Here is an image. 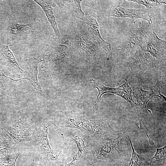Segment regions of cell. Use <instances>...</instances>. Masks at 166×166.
<instances>
[{
    "mask_svg": "<svg viewBox=\"0 0 166 166\" xmlns=\"http://www.w3.org/2000/svg\"><path fill=\"white\" fill-rule=\"evenodd\" d=\"M126 136L124 132L119 133L116 138L105 136L98 140L94 146V158L91 164L98 161L122 162L127 146Z\"/></svg>",
    "mask_w": 166,
    "mask_h": 166,
    "instance_id": "obj_1",
    "label": "cell"
},
{
    "mask_svg": "<svg viewBox=\"0 0 166 166\" xmlns=\"http://www.w3.org/2000/svg\"><path fill=\"white\" fill-rule=\"evenodd\" d=\"M111 119L92 120L72 118L66 122L67 126L77 128L92 136L102 135L105 137H112L118 135L120 132L115 130L110 126Z\"/></svg>",
    "mask_w": 166,
    "mask_h": 166,
    "instance_id": "obj_2",
    "label": "cell"
},
{
    "mask_svg": "<svg viewBox=\"0 0 166 166\" xmlns=\"http://www.w3.org/2000/svg\"><path fill=\"white\" fill-rule=\"evenodd\" d=\"M163 84V78L161 77L159 81L157 82L155 85L150 90L145 91L142 88H137L133 91V96L136 98L137 103V117L139 128L142 126L143 114L146 110L148 101L155 96H157L162 100L166 101V97L160 92Z\"/></svg>",
    "mask_w": 166,
    "mask_h": 166,
    "instance_id": "obj_3",
    "label": "cell"
},
{
    "mask_svg": "<svg viewBox=\"0 0 166 166\" xmlns=\"http://www.w3.org/2000/svg\"><path fill=\"white\" fill-rule=\"evenodd\" d=\"M108 17L128 18L132 19L135 23L140 19L146 20L150 24L152 23V17L147 9H134L122 7L116 3L112 2L105 13Z\"/></svg>",
    "mask_w": 166,
    "mask_h": 166,
    "instance_id": "obj_4",
    "label": "cell"
},
{
    "mask_svg": "<svg viewBox=\"0 0 166 166\" xmlns=\"http://www.w3.org/2000/svg\"><path fill=\"white\" fill-rule=\"evenodd\" d=\"M125 80L124 83L121 85L117 87L111 88L105 86L100 82L93 79L89 80L92 86L97 88L98 91V94L93 103L96 105L101 100V97L104 94L106 93H111L117 95L125 99L132 106H136V104L132 99V88L128 83V78L123 79Z\"/></svg>",
    "mask_w": 166,
    "mask_h": 166,
    "instance_id": "obj_5",
    "label": "cell"
},
{
    "mask_svg": "<svg viewBox=\"0 0 166 166\" xmlns=\"http://www.w3.org/2000/svg\"><path fill=\"white\" fill-rule=\"evenodd\" d=\"M129 60L127 62L123 78H128L130 73L145 69L150 65L151 57L144 49L140 46L136 47L128 54Z\"/></svg>",
    "mask_w": 166,
    "mask_h": 166,
    "instance_id": "obj_6",
    "label": "cell"
},
{
    "mask_svg": "<svg viewBox=\"0 0 166 166\" xmlns=\"http://www.w3.org/2000/svg\"><path fill=\"white\" fill-rule=\"evenodd\" d=\"M52 124H55L45 118L38 124L34 133V138L36 146L40 152L47 157L53 159V152L50 148L47 139L48 130Z\"/></svg>",
    "mask_w": 166,
    "mask_h": 166,
    "instance_id": "obj_7",
    "label": "cell"
},
{
    "mask_svg": "<svg viewBox=\"0 0 166 166\" xmlns=\"http://www.w3.org/2000/svg\"><path fill=\"white\" fill-rule=\"evenodd\" d=\"M43 62L42 68H47L48 66L58 61L63 58L69 59L72 57L71 51L67 47L59 45L55 47L45 44L42 49Z\"/></svg>",
    "mask_w": 166,
    "mask_h": 166,
    "instance_id": "obj_8",
    "label": "cell"
},
{
    "mask_svg": "<svg viewBox=\"0 0 166 166\" xmlns=\"http://www.w3.org/2000/svg\"><path fill=\"white\" fill-rule=\"evenodd\" d=\"M75 51L85 57H93L98 52V47L83 34L75 32L73 42Z\"/></svg>",
    "mask_w": 166,
    "mask_h": 166,
    "instance_id": "obj_9",
    "label": "cell"
},
{
    "mask_svg": "<svg viewBox=\"0 0 166 166\" xmlns=\"http://www.w3.org/2000/svg\"><path fill=\"white\" fill-rule=\"evenodd\" d=\"M146 51L158 60L165 59L166 41L159 38L154 30L148 39L146 45Z\"/></svg>",
    "mask_w": 166,
    "mask_h": 166,
    "instance_id": "obj_10",
    "label": "cell"
},
{
    "mask_svg": "<svg viewBox=\"0 0 166 166\" xmlns=\"http://www.w3.org/2000/svg\"><path fill=\"white\" fill-rule=\"evenodd\" d=\"M40 20L36 19L32 22L22 24L16 22L11 23L8 27L7 31L11 40H16L18 38H26L33 30L35 26Z\"/></svg>",
    "mask_w": 166,
    "mask_h": 166,
    "instance_id": "obj_11",
    "label": "cell"
},
{
    "mask_svg": "<svg viewBox=\"0 0 166 166\" xmlns=\"http://www.w3.org/2000/svg\"><path fill=\"white\" fill-rule=\"evenodd\" d=\"M43 60H38L34 57L27 59L26 62L29 66L30 69L27 76L25 78H21L18 79H14L5 76L2 72L0 73V75L10 79L12 82L26 79L28 80L30 83L37 90L41 92V87L38 79V65Z\"/></svg>",
    "mask_w": 166,
    "mask_h": 166,
    "instance_id": "obj_12",
    "label": "cell"
},
{
    "mask_svg": "<svg viewBox=\"0 0 166 166\" xmlns=\"http://www.w3.org/2000/svg\"><path fill=\"white\" fill-rule=\"evenodd\" d=\"M96 18L86 16V23L88 33L100 46L105 50L110 51L111 44L105 41L101 37L99 32L100 26Z\"/></svg>",
    "mask_w": 166,
    "mask_h": 166,
    "instance_id": "obj_13",
    "label": "cell"
},
{
    "mask_svg": "<svg viewBox=\"0 0 166 166\" xmlns=\"http://www.w3.org/2000/svg\"><path fill=\"white\" fill-rule=\"evenodd\" d=\"M34 1L42 8L50 23L56 36L60 39L61 35L53 11V8L55 6V2L53 0H34Z\"/></svg>",
    "mask_w": 166,
    "mask_h": 166,
    "instance_id": "obj_14",
    "label": "cell"
},
{
    "mask_svg": "<svg viewBox=\"0 0 166 166\" xmlns=\"http://www.w3.org/2000/svg\"><path fill=\"white\" fill-rule=\"evenodd\" d=\"M9 42L8 41L7 44L3 46L0 50L5 61L11 70L13 71L14 73H16L19 77H20L21 75H26L27 72L20 68L13 53L9 49Z\"/></svg>",
    "mask_w": 166,
    "mask_h": 166,
    "instance_id": "obj_15",
    "label": "cell"
},
{
    "mask_svg": "<svg viewBox=\"0 0 166 166\" xmlns=\"http://www.w3.org/2000/svg\"><path fill=\"white\" fill-rule=\"evenodd\" d=\"M138 27L134 35L139 42L141 47L144 49L148 39L154 30L152 26L146 20H139Z\"/></svg>",
    "mask_w": 166,
    "mask_h": 166,
    "instance_id": "obj_16",
    "label": "cell"
},
{
    "mask_svg": "<svg viewBox=\"0 0 166 166\" xmlns=\"http://www.w3.org/2000/svg\"><path fill=\"white\" fill-rule=\"evenodd\" d=\"M138 46L141 47L140 44L131 31L125 34L119 42L120 48L128 53V55Z\"/></svg>",
    "mask_w": 166,
    "mask_h": 166,
    "instance_id": "obj_17",
    "label": "cell"
},
{
    "mask_svg": "<svg viewBox=\"0 0 166 166\" xmlns=\"http://www.w3.org/2000/svg\"><path fill=\"white\" fill-rule=\"evenodd\" d=\"M127 139L129 141L132 149L131 159L128 166H147L149 164L150 158L146 154H138L135 150L132 141L129 136L127 135Z\"/></svg>",
    "mask_w": 166,
    "mask_h": 166,
    "instance_id": "obj_18",
    "label": "cell"
},
{
    "mask_svg": "<svg viewBox=\"0 0 166 166\" xmlns=\"http://www.w3.org/2000/svg\"><path fill=\"white\" fill-rule=\"evenodd\" d=\"M74 140L78 146V152L77 153L74 152V154L72 155L73 160L72 162L69 164L65 162L63 166H75V164L83 157L84 153H85L84 143L82 139L79 137H76Z\"/></svg>",
    "mask_w": 166,
    "mask_h": 166,
    "instance_id": "obj_19",
    "label": "cell"
},
{
    "mask_svg": "<svg viewBox=\"0 0 166 166\" xmlns=\"http://www.w3.org/2000/svg\"><path fill=\"white\" fill-rule=\"evenodd\" d=\"M153 145L156 148V152L155 155L150 158L149 162V164L152 166L160 164L163 162L165 161L166 160V146L162 148H158L154 144Z\"/></svg>",
    "mask_w": 166,
    "mask_h": 166,
    "instance_id": "obj_20",
    "label": "cell"
},
{
    "mask_svg": "<svg viewBox=\"0 0 166 166\" xmlns=\"http://www.w3.org/2000/svg\"><path fill=\"white\" fill-rule=\"evenodd\" d=\"M82 0H68L72 6L75 17L81 20L85 19L86 14L82 10L81 8V2Z\"/></svg>",
    "mask_w": 166,
    "mask_h": 166,
    "instance_id": "obj_21",
    "label": "cell"
},
{
    "mask_svg": "<svg viewBox=\"0 0 166 166\" xmlns=\"http://www.w3.org/2000/svg\"><path fill=\"white\" fill-rule=\"evenodd\" d=\"M20 153L15 152L9 153L2 158L0 162V166H16L17 160Z\"/></svg>",
    "mask_w": 166,
    "mask_h": 166,
    "instance_id": "obj_22",
    "label": "cell"
},
{
    "mask_svg": "<svg viewBox=\"0 0 166 166\" xmlns=\"http://www.w3.org/2000/svg\"><path fill=\"white\" fill-rule=\"evenodd\" d=\"M139 4L144 5L147 9H150L153 6L166 4V0H128Z\"/></svg>",
    "mask_w": 166,
    "mask_h": 166,
    "instance_id": "obj_23",
    "label": "cell"
},
{
    "mask_svg": "<svg viewBox=\"0 0 166 166\" xmlns=\"http://www.w3.org/2000/svg\"><path fill=\"white\" fill-rule=\"evenodd\" d=\"M53 1L61 9L65 10V4L68 3V0H53Z\"/></svg>",
    "mask_w": 166,
    "mask_h": 166,
    "instance_id": "obj_24",
    "label": "cell"
},
{
    "mask_svg": "<svg viewBox=\"0 0 166 166\" xmlns=\"http://www.w3.org/2000/svg\"><path fill=\"white\" fill-rule=\"evenodd\" d=\"M8 2L11 9V11L12 12L13 14L14 15V13L13 11V1L9 0L8 1Z\"/></svg>",
    "mask_w": 166,
    "mask_h": 166,
    "instance_id": "obj_25",
    "label": "cell"
},
{
    "mask_svg": "<svg viewBox=\"0 0 166 166\" xmlns=\"http://www.w3.org/2000/svg\"><path fill=\"white\" fill-rule=\"evenodd\" d=\"M146 136L147 137H148L149 139V144L151 145H154V142L153 141L151 140V139L149 138L147 133H146Z\"/></svg>",
    "mask_w": 166,
    "mask_h": 166,
    "instance_id": "obj_26",
    "label": "cell"
},
{
    "mask_svg": "<svg viewBox=\"0 0 166 166\" xmlns=\"http://www.w3.org/2000/svg\"><path fill=\"white\" fill-rule=\"evenodd\" d=\"M148 112L152 114L151 111L148 109Z\"/></svg>",
    "mask_w": 166,
    "mask_h": 166,
    "instance_id": "obj_27",
    "label": "cell"
},
{
    "mask_svg": "<svg viewBox=\"0 0 166 166\" xmlns=\"http://www.w3.org/2000/svg\"><path fill=\"white\" fill-rule=\"evenodd\" d=\"M1 158H2L0 157V162L1 160Z\"/></svg>",
    "mask_w": 166,
    "mask_h": 166,
    "instance_id": "obj_28",
    "label": "cell"
}]
</instances>
